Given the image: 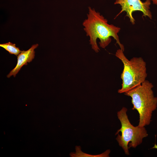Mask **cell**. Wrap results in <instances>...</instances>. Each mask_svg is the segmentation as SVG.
Instances as JSON below:
<instances>
[{"mask_svg": "<svg viewBox=\"0 0 157 157\" xmlns=\"http://www.w3.org/2000/svg\"><path fill=\"white\" fill-rule=\"evenodd\" d=\"M87 18L83 22V25L86 35L89 37L90 43L92 49L96 52L100 50L97 43V40H100V47L105 48L110 43L113 37L119 47L124 51V45L120 42L118 35L120 28L113 24H109L104 17L93 8L89 7Z\"/></svg>", "mask_w": 157, "mask_h": 157, "instance_id": "obj_1", "label": "cell"}, {"mask_svg": "<svg viewBox=\"0 0 157 157\" xmlns=\"http://www.w3.org/2000/svg\"><path fill=\"white\" fill-rule=\"evenodd\" d=\"M152 85L145 80L141 84L124 93L131 98L133 110L135 109L139 115L138 126L144 127L149 124L153 112L156 109L157 98L154 97Z\"/></svg>", "mask_w": 157, "mask_h": 157, "instance_id": "obj_2", "label": "cell"}, {"mask_svg": "<svg viewBox=\"0 0 157 157\" xmlns=\"http://www.w3.org/2000/svg\"><path fill=\"white\" fill-rule=\"evenodd\" d=\"M121 49H118L115 56L123 64L121 75L122 87L118 90L119 93H125L141 84L147 76L146 64L141 57H134L129 60Z\"/></svg>", "mask_w": 157, "mask_h": 157, "instance_id": "obj_3", "label": "cell"}, {"mask_svg": "<svg viewBox=\"0 0 157 157\" xmlns=\"http://www.w3.org/2000/svg\"><path fill=\"white\" fill-rule=\"evenodd\" d=\"M127 108L123 107L117 112L118 118L121 124V128L115 135L119 145L124 150L125 154L129 155V149L136 148L142 142L143 139L148 135L144 127L134 126L131 124L126 114Z\"/></svg>", "mask_w": 157, "mask_h": 157, "instance_id": "obj_4", "label": "cell"}, {"mask_svg": "<svg viewBox=\"0 0 157 157\" xmlns=\"http://www.w3.org/2000/svg\"><path fill=\"white\" fill-rule=\"evenodd\" d=\"M115 4H119L121 6V10L115 18L122 12L126 13V16L128 17L130 22L133 25L135 20L133 16V13L136 11L141 12L142 17H147L151 19L152 15L150 10L151 0H146L142 2L141 0H116Z\"/></svg>", "mask_w": 157, "mask_h": 157, "instance_id": "obj_5", "label": "cell"}, {"mask_svg": "<svg viewBox=\"0 0 157 157\" xmlns=\"http://www.w3.org/2000/svg\"><path fill=\"white\" fill-rule=\"evenodd\" d=\"M38 46V44H33L27 51H21L17 56V63L16 66L7 75L8 78L12 76L15 77L22 67L32 61L35 56L34 49Z\"/></svg>", "mask_w": 157, "mask_h": 157, "instance_id": "obj_6", "label": "cell"}, {"mask_svg": "<svg viewBox=\"0 0 157 157\" xmlns=\"http://www.w3.org/2000/svg\"><path fill=\"white\" fill-rule=\"evenodd\" d=\"M81 147L80 146H76L75 147L76 152L71 153L70 154L71 157H109V154L110 152V149L107 150L104 153L98 155H91L85 153L82 151Z\"/></svg>", "mask_w": 157, "mask_h": 157, "instance_id": "obj_7", "label": "cell"}, {"mask_svg": "<svg viewBox=\"0 0 157 157\" xmlns=\"http://www.w3.org/2000/svg\"><path fill=\"white\" fill-rule=\"evenodd\" d=\"M0 46L8 51L10 54L16 56H17L21 51L18 47H16L15 44L10 42L0 44Z\"/></svg>", "mask_w": 157, "mask_h": 157, "instance_id": "obj_8", "label": "cell"}, {"mask_svg": "<svg viewBox=\"0 0 157 157\" xmlns=\"http://www.w3.org/2000/svg\"><path fill=\"white\" fill-rule=\"evenodd\" d=\"M151 0L154 4L157 5V0Z\"/></svg>", "mask_w": 157, "mask_h": 157, "instance_id": "obj_9", "label": "cell"}]
</instances>
